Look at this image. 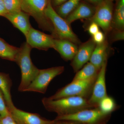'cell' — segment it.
Wrapping results in <instances>:
<instances>
[{
  "mask_svg": "<svg viewBox=\"0 0 124 124\" xmlns=\"http://www.w3.org/2000/svg\"><path fill=\"white\" fill-rule=\"evenodd\" d=\"M42 104L47 111L57 113L58 116L71 115L84 109L94 108L88 99L79 96H71L51 100L44 98Z\"/></svg>",
  "mask_w": 124,
  "mask_h": 124,
  "instance_id": "obj_1",
  "label": "cell"
},
{
  "mask_svg": "<svg viewBox=\"0 0 124 124\" xmlns=\"http://www.w3.org/2000/svg\"><path fill=\"white\" fill-rule=\"evenodd\" d=\"M32 48L26 42L19 48L15 62L21 69L22 79L18 90L24 92L39 73V69L33 64L31 58Z\"/></svg>",
  "mask_w": 124,
  "mask_h": 124,
  "instance_id": "obj_2",
  "label": "cell"
},
{
  "mask_svg": "<svg viewBox=\"0 0 124 124\" xmlns=\"http://www.w3.org/2000/svg\"><path fill=\"white\" fill-rule=\"evenodd\" d=\"M45 13L53 26L54 32L52 36L54 38L68 40L76 44H79V40L72 31L70 24L54 9L50 0L49 1Z\"/></svg>",
  "mask_w": 124,
  "mask_h": 124,
  "instance_id": "obj_3",
  "label": "cell"
},
{
  "mask_svg": "<svg viewBox=\"0 0 124 124\" xmlns=\"http://www.w3.org/2000/svg\"><path fill=\"white\" fill-rule=\"evenodd\" d=\"M21 9L31 16L36 21L40 28L50 32L53 34L54 27L46 17L45 11L49 0H20Z\"/></svg>",
  "mask_w": 124,
  "mask_h": 124,
  "instance_id": "obj_4",
  "label": "cell"
},
{
  "mask_svg": "<svg viewBox=\"0 0 124 124\" xmlns=\"http://www.w3.org/2000/svg\"><path fill=\"white\" fill-rule=\"evenodd\" d=\"M96 78L85 80L72 81L48 98L51 100H56L66 97L79 96L89 99Z\"/></svg>",
  "mask_w": 124,
  "mask_h": 124,
  "instance_id": "obj_5",
  "label": "cell"
},
{
  "mask_svg": "<svg viewBox=\"0 0 124 124\" xmlns=\"http://www.w3.org/2000/svg\"><path fill=\"white\" fill-rule=\"evenodd\" d=\"M111 115L96 107L84 109L71 115L57 116L54 120L74 121L84 124H107Z\"/></svg>",
  "mask_w": 124,
  "mask_h": 124,
  "instance_id": "obj_6",
  "label": "cell"
},
{
  "mask_svg": "<svg viewBox=\"0 0 124 124\" xmlns=\"http://www.w3.org/2000/svg\"><path fill=\"white\" fill-rule=\"evenodd\" d=\"M64 70L63 66L54 67L39 69V73L25 91L37 92L44 94L49 84L53 79L62 74Z\"/></svg>",
  "mask_w": 124,
  "mask_h": 124,
  "instance_id": "obj_7",
  "label": "cell"
},
{
  "mask_svg": "<svg viewBox=\"0 0 124 124\" xmlns=\"http://www.w3.org/2000/svg\"><path fill=\"white\" fill-rule=\"evenodd\" d=\"M113 16L112 1L104 0L95 7V13L91 18L106 33L109 32L112 27Z\"/></svg>",
  "mask_w": 124,
  "mask_h": 124,
  "instance_id": "obj_8",
  "label": "cell"
},
{
  "mask_svg": "<svg viewBox=\"0 0 124 124\" xmlns=\"http://www.w3.org/2000/svg\"><path fill=\"white\" fill-rule=\"evenodd\" d=\"M107 62L100 68L93 86L92 93L88 99L90 104L98 107L100 101L107 95L106 84Z\"/></svg>",
  "mask_w": 124,
  "mask_h": 124,
  "instance_id": "obj_9",
  "label": "cell"
},
{
  "mask_svg": "<svg viewBox=\"0 0 124 124\" xmlns=\"http://www.w3.org/2000/svg\"><path fill=\"white\" fill-rule=\"evenodd\" d=\"M26 42L32 48L46 50L54 47V39L47 35L31 27L26 37Z\"/></svg>",
  "mask_w": 124,
  "mask_h": 124,
  "instance_id": "obj_10",
  "label": "cell"
},
{
  "mask_svg": "<svg viewBox=\"0 0 124 124\" xmlns=\"http://www.w3.org/2000/svg\"><path fill=\"white\" fill-rule=\"evenodd\" d=\"M96 45V44L92 39L82 44L78 48L71 63L75 72H77L90 61Z\"/></svg>",
  "mask_w": 124,
  "mask_h": 124,
  "instance_id": "obj_11",
  "label": "cell"
},
{
  "mask_svg": "<svg viewBox=\"0 0 124 124\" xmlns=\"http://www.w3.org/2000/svg\"><path fill=\"white\" fill-rule=\"evenodd\" d=\"M8 110L18 124H50L54 121L44 119L37 113L22 110L15 106L8 109Z\"/></svg>",
  "mask_w": 124,
  "mask_h": 124,
  "instance_id": "obj_12",
  "label": "cell"
},
{
  "mask_svg": "<svg viewBox=\"0 0 124 124\" xmlns=\"http://www.w3.org/2000/svg\"><path fill=\"white\" fill-rule=\"evenodd\" d=\"M29 16L22 10L7 13L3 17L10 21L14 26L18 28L26 37L31 27L29 20Z\"/></svg>",
  "mask_w": 124,
  "mask_h": 124,
  "instance_id": "obj_13",
  "label": "cell"
},
{
  "mask_svg": "<svg viewBox=\"0 0 124 124\" xmlns=\"http://www.w3.org/2000/svg\"><path fill=\"white\" fill-rule=\"evenodd\" d=\"M62 58L66 60H72L78 51L76 44L66 39H54V47Z\"/></svg>",
  "mask_w": 124,
  "mask_h": 124,
  "instance_id": "obj_14",
  "label": "cell"
},
{
  "mask_svg": "<svg viewBox=\"0 0 124 124\" xmlns=\"http://www.w3.org/2000/svg\"><path fill=\"white\" fill-rule=\"evenodd\" d=\"M95 7L85 2H80L77 7L65 19L70 24L79 19L91 18L95 13Z\"/></svg>",
  "mask_w": 124,
  "mask_h": 124,
  "instance_id": "obj_15",
  "label": "cell"
},
{
  "mask_svg": "<svg viewBox=\"0 0 124 124\" xmlns=\"http://www.w3.org/2000/svg\"><path fill=\"white\" fill-rule=\"evenodd\" d=\"M108 55V45L105 40L101 44H96L90 62L97 69H100L104 63L107 62Z\"/></svg>",
  "mask_w": 124,
  "mask_h": 124,
  "instance_id": "obj_16",
  "label": "cell"
},
{
  "mask_svg": "<svg viewBox=\"0 0 124 124\" xmlns=\"http://www.w3.org/2000/svg\"><path fill=\"white\" fill-rule=\"evenodd\" d=\"M12 83L8 74L0 72V89L2 91L8 110L14 106L11 95Z\"/></svg>",
  "mask_w": 124,
  "mask_h": 124,
  "instance_id": "obj_17",
  "label": "cell"
},
{
  "mask_svg": "<svg viewBox=\"0 0 124 124\" xmlns=\"http://www.w3.org/2000/svg\"><path fill=\"white\" fill-rule=\"evenodd\" d=\"M99 70L89 62L78 71L72 81L85 80L95 78Z\"/></svg>",
  "mask_w": 124,
  "mask_h": 124,
  "instance_id": "obj_18",
  "label": "cell"
},
{
  "mask_svg": "<svg viewBox=\"0 0 124 124\" xmlns=\"http://www.w3.org/2000/svg\"><path fill=\"white\" fill-rule=\"evenodd\" d=\"M124 0H118L112 22V27L116 30H124Z\"/></svg>",
  "mask_w": 124,
  "mask_h": 124,
  "instance_id": "obj_19",
  "label": "cell"
},
{
  "mask_svg": "<svg viewBox=\"0 0 124 124\" xmlns=\"http://www.w3.org/2000/svg\"><path fill=\"white\" fill-rule=\"evenodd\" d=\"M19 48L9 45L0 38V57L3 59L15 62Z\"/></svg>",
  "mask_w": 124,
  "mask_h": 124,
  "instance_id": "obj_20",
  "label": "cell"
},
{
  "mask_svg": "<svg viewBox=\"0 0 124 124\" xmlns=\"http://www.w3.org/2000/svg\"><path fill=\"white\" fill-rule=\"evenodd\" d=\"M80 1L81 0H68L58 7L56 12L60 17L65 19L67 16L77 7Z\"/></svg>",
  "mask_w": 124,
  "mask_h": 124,
  "instance_id": "obj_21",
  "label": "cell"
},
{
  "mask_svg": "<svg viewBox=\"0 0 124 124\" xmlns=\"http://www.w3.org/2000/svg\"><path fill=\"white\" fill-rule=\"evenodd\" d=\"M98 107L104 113L112 114L117 110L118 107L115 99L107 95L100 101Z\"/></svg>",
  "mask_w": 124,
  "mask_h": 124,
  "instance_id": "obj_22",
  "label": "cell"
},
{
  "mask_svg": "<svg viewBox=\"0 0 124 124\" xmlns=\"http://www.w3.org/2000/svg\"><path fill=\"white\" fill-rule=\"evenodd\" d=\"M3 1L7 13L22 10L20 0H3Z\"/></svg>",
  "mask_w": 124,
  "mask_h": 124,
  "instance_id": "obj_23",
  "label": "cell"
},
{
  "mask_svg": "<svg viewBox=\"0 0 124 124\" xmlns=\"http://www.w3.org/2000/svg\"><path fill=\"white\" fill-rule=\"evenodd\" d=\"M10 114L2 91L0 89V116L3 117Z\"/></svg>",
  "mask_w": 124,
  "mask_h": 124,
  "instance_id": "obj_24",
  "label": "cell"
},
{
  "mask_svg": "<svg viewBox=\"0 0 124 124\" xmlns=\"http://www.w3.org/2000/svg\"><path fill=\"white\" fill-rule=\"evenodd\" d=\"M93 40L96 44H100L105 41V36L104 33L99 31L93 36Z\"/></svg>",
  "mask_w": 124,
  "mask_h": 124,
  "instance_id": "obj_25",
  "label": "cell"
},
{
  "mask_svg": "<svg viewBox=\"0 0 124 124\" xmlns=\"http://www.w3.org/2000/svg\"><path fill=\"white\" fill-rule=\"evenodd\" d=\"M0 124H18L10 113L0 119Z\"/></svg>",
  "mask_w": 124,
  "mask_h": 124,
  "instance_id": "obj_26",
  "label": "cell"
},
{
  "mask_svg": "<svg viewBox=\"0 0 124 124\" xmlns=\"http://www.w3.org/2000/svg\"><path fill=\"white\" fill-rule=\"evenodd\" d=\"M112 36L113 41L122 40H124V30H118L115 29Z\"/></svg>",
  "mask_w": 124,
  "mask_h": 124,
  "instance_id": "obj_27",
  "label": "cell"
},
{
  "mask_svg": "<svg viewBox=\"0 0 124 124\" xmlns=\"http://www.w3.org/2000/svg\"><path fill=\"white\" fill-rule=\"evenodd\" d=\"M99 27L98 25L95 23L91 22L88 28V31L91 35H94L99 31Z\"/></svg>",
  "mask_w": 124,
  "mask_h": 124,
  "instance_id": "obj_28",
  "label": "cell"
},
{
  "mask_svg": "<svg viewBox=\"0 0 124 124\" xmlns=\"http://www.w3.org/2000/svg\"><path fill=\"white\" fill-rule=\"evenodd\" d=\"M50 124H84L80 122H77L72 120H54L53 122Z\"/></svg>",
  "mask_w": 124,
  "mask_h": 124,
  "instance_id": "obj_29",
  "label": "cell"
},
{
  "mask_svg": "<svg viewBox=\"0 0 124 124\" xmlns=\"http://www.w3.org/2000/svg\"><path fill=\"white\" fill-rule=\"evenodd\" d=\"M67 0H52V1H50L52 6L58 7Z\"/></svg>",
  "mask_w": 124,
  "mask_h": 124,
  "instance_id": "obj_30",
  "label": "cell"
},
{
  "mask_svg": "<svg viewBox=\"0 0 124 124\" xmlns=\"http://www.w3.org/2000/svg\"><path fill=\"white\" fill-rule=\"evenodd\" d=\"M7 13L3 0H0V16H4Z\"/></svg>",
  "mask_w": 124,
  "mask_h": 124,
  "instance_id": "obj_31",
  "label": "cell"
},
{
  "mask_svg": "<svg viewBox=\"0 0 124 124\" xmlns=\"http://www.w3.org/2000/svg\"><path fill=\"white\" fill-rule=\"evenodd\" d=\"M86 0L97 6L101 2H102L104 0Z\"/></svg>",
  "mask_w": 124,
  "mask_h": 124,
  "instance_id": "obj_32",
  "label": "cell"
},
{
  "mask_svg": "<svg viewBox=\"0 0 124 124\" xmlns=\"http://www.w3.org/2000/svg\"><path fill=\"white\" fill-rule=\"evenodd\" d=\"M108 0L110 1H113V0Z\"/></svg>",
  "mask_w": 124,
  "mask_h": 124,
  "instance_id": "obj_33",
  "label": "cell"
},
{
  "mask_svg": "<svg viewBox=\"0 0 124 124\" xmlns=\"http://www.w3.org/2000/svg\"><path fill=\"white\" fill-rule=\"evenodd\" d=\"M0 118H1V116H0Z\"/></svg>",
  "mask_w": 124,
  "mask_h": 124,
  "instance_id": "obj_34",
  "label": "cell"
}]
</instances>
